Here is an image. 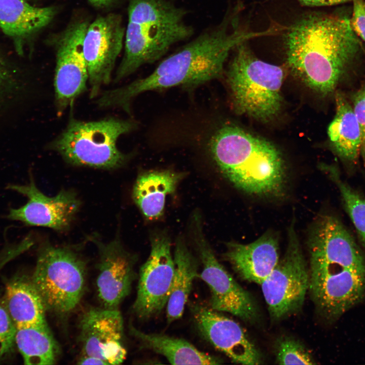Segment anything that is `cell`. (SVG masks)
Wrapping results in <instances>:
<instances>
[{
	"mask_svg": "<svg viewBox=\"0 0 365 365\" xmlns=\"http://www.w3.org/2000/svg\"><path fill=\"white\" fill-rule=\"evenodd\" d=\"M150 241V253L140 268L132 307L135 315L142 320L158 315L166 307L174 272L171 241L166 232H154Z\"/></svg>",
	"mask_w": 365,
	"mask_h": 365,
	"instance_id": "obj_11",
	"label": "cell"
},
{
	"mask_svg": "<svg viewBox=\"0 0 365 365\" xmlns=\"http://www.w3.org/2000/svg\"><path fill=\"white\" fill-rule=\"evenodd\" d=\"M99 256L96 279L98 296L103 307L118 309L129 294L135 278V256L127 251L117 236L108 242L92 238Z\"/></svg>",
	"mask_w": 365,
	"mask_h": 365,
	"instance_id": "obj_17",
	"label": "cell"
},
{
	"mask_svg": "<svg viewBox=\"0 0 365 365\" xmlns=\"http://www.w3.org/2000/svg\"><path fill=\"white\" fill-rule=\"evenodd\" d=\"M115 0H89V2L96 7H105L114 2Z\"/></svg>",
	"mask_w": 365,
	"mask_h": 365,
	"instance_id": "obj_33",
	"label": "cell"
},
{
	"mask_svg": "<svg viewBox=\"0 0 365 365\" xmlns=\"http://www.w3.org/2000/svg\"><path fill=\"white\" fill-rule=\"evenodd\" d=\"M137 127L131 120L110 118L86 122L72 119L49 146L72 165L115 169L130 158L118 149V139Z\"/></svg>",
	"mask_w": 365,
	"mask_h": 365,
	"instance_id": "obj_7",
	"label": "cell"
},
{
	"mask_svg": "<svg viewBox=\"0 0 365 365\" xmlns=\"http://www.w3.org/2000/svg\"><path fill=\"white\" fill-rule=\"evenodd\" d=\"M335 99L336 114L327 129L330 143L340 159L355 163L360 155L361 144L359 125L346 97L338 93Z\"/></svg>",
	"mask_w": 365,
	"mask_h": 365,
	"instance_id": "obj_24",
	"label": "cell"
},
{
	"mask_svg": "<svg viewBox=\"0 0 365 365\" xmlns=\"http://www.w3.org/2000/svg\"><path fill=\"white\" fill-rule=\"evenodd\" d=\"M186 174L170 170L142 172L133 186V200L144 217L157 219L163 213L167 195L173 194Z\"/></svg>",
	"mask_w": 365,
	"mask_h": 365,
	"instance_id": "obj_19",
	"label": "cell"
},
{
	"mask_svg": "<svg viewBox=\"0 0 365 365\" xmlns=\"http://www.w3.org/2000/svg\"><path fill=\"white\" fill-rule=\"evenodd\" d=\"M351 14L345 9L314 13L284 30L288 67L321 94L333 92L365 55L364 44L351 27Z\"/></svg>",
	"mask_w": 365,
	"mask_h": 365,
	"instance_id": "obj_1",
	"label": "cell"
},
{
	"mask_svg": "<svg viewBox=\"0 0 365 365\" xmlns=\"http://www.w3.org/2000/svg\"><path fill=\"white\" fill-rule=\"evenodd\" d=\"M56 12L54 7H34L25 0H0V28L9 36H26L47 26Z\"/></svg>",
	"mask_w": 365,
	"mask_h": 365,
	"instance_id": "obj_23",
	"label": "cell"
},
{
	"mask_svg": "<svg viewBox=\"0 0 365 365\" xmlns=\"http://www.w3.org/2000/svg\"><path fill=\"white\" fill-rule=\"evenodd\" d=\"M309 290L328 322L337 320L365 297V257L342 222L321 215L310 233Z\"/></svg>",
	"mask_w": 365,
	"mask_h": 365,
	"instance_id": "obj_2",
	"label": "cell"
},
{
	"mask_svg": "<svg viewBox=\"0 0 365 365\" xmlns=\"http://www.w3.org/2000/svg\"><path fill=\"white\" fill-rule=\"evenodd\" d=\"M209 149L222 173L240 190L262 197L282 193L284 163L280 151L271 142L226 124L212 136Z\"/></svg>",
	"mask_w": 365,
	"mask_h": 365,
	"instance_id": "obj_4",
	"label": "cell"
},
{
	"mask_svg": "<svg viewBox=\"0 0 365 365\" xmlns=\"http://www.w3.org/2000/svg\"><path fill=\"white\" fill-rule=\"evenodd\" d=\"M191 310L200 335L231 361L247 365L262 363L261 353L236 321L209 306L195 304Z\"/></svg>",
	"mask_w": 365,
	"mask_h": 365,
	"instance_id": "obj_15",
	"label": "cell"
},
{
	"mask_svg": "<svg viewBox=\"0 0 365 365\" xmlns=\"http://www.w3.org/2000/svg\"><path fill=\"white\" fill-rule=\"evenodd\" d=\"M16 330L3 300L0 301V358L12 351L15 344Z\"/></svg>",
	"mask_w": 365,
	"mask_h": 365,
	"instance_id": "obj_28",
	"label": "cell"
},
{
	"mask_svg": "<svg viewBox=\"0 0 365 365\" xmlns=\"http://www.w3.org/2000/svg\"><path fill=\"white\" fill-rule=\"evenodd\" d=\"M86 264L73 249L44 243L31 276L46 310L60 315L79 304L86 285Z\"/></svg>",
	"mask_w": 365,
	"mask_h": 365,
	"instance_id": "obj_8",
	"label": "cell"
},
{
	"mask_svg": "<svg viewBox=\"0 0 365 365\" xmlns=\"http://www.w3.org/2000/svg\"><path fill=\"white\" fill-rule=\"evenodd\" d=\"M15 343L25 364H54L57 343L46 322L16 326Z\"/></svg>",
	"mask_w": 365,
	"mask_h": 365,
	"instance_id": "obj_25",
	"label": "cell"
},
{
	"mask_svg": "<svg viewBox=\"0 0 365 365\" xmlns=\"http://www.w3.org/2000/svg\"><path fill=\"white\" fill-rule=\"evenodd\" d=\"M352 3L351 25L355 33L365 43V0H352Z\"/></svg>",
	"mask_w": 365,
	"mask_h": 365,
	"instance_id": "obj_30",
	"label": "cell"
},
{
	"mask_svg": "<svg viewBox=\"0 0 365 365\" xmlns=\"http://www.w3.org/2000/svg\"><path fill=\"white\" fill-rule=\"evenodd\" d=\"M29 248L28 242L23 240L20 243L17 245L10 247L5 250L0 257V271L3 268L16 256Z\"/></svg>",
	"mask_w": 365,
	"mask_h": 365,
	"instance_id": "obj_31",
	"label": "cell"
},
{
	"mask_svg": "<svg viewBox=\"0 0 365 365\" xmlns=\"http://www.w3.org/2000/svg\"><path fill=\"white\" fill-rule=\"evenodd\" d=\"M235 53L226 73L234 110L261 121H268L279 112L284 68L257 57L242 43Z\"/></svg>",
	"mask_w": 365,
	"mask_h": 365,
	"instance_id": "obj_6",
	"label": "cell"
},
{
	"mask_svg": "<svg viewBox=\"0 0 365 365\" xmlns=\"http://www.w3.org/2000/svg\"><path fill=\"white\" fill-rule=\"evenodd\" d=\"M129 333L142 348L165 357L172 364L214 365L222 363L220 358L199 350L187 340L162 334L145 333L129 325Z\"/></svg>",
	"mask_w": 365,
	"mask_h": 365,
	"instance_id": "obj_20",
	"label": "cell"
},
{
	"mask_svg": "<svg viewBox=\"0 0 365 365\" xmlns=\"http://www.w3.org/2000/svg\"><path fill=\"white\" fill-rule=\"evenodd\" d=\"M301 5L307 7L330 6L352 2V0H297Z\"/></svg>",
	"mask_w": 365,
	"mask_h": 365,
	"instance_id": "obj_32",
	"label": "cell"
},
{
	"mask_svg": "<svg viewBox=\"0 0 365 365\" xmlns=\"http://www.w3.org/2000/svg\"><path fill=\"white\" fill-rule=\"evenodd\" d=\"M80 330L81 356L100 359L106 365L121 364L125 359L123 320L118 309L89 310L81 318Z\"/></svg>",
	"mask_w": 365,
	"mask_h": 365,
	"instance_id": "obj_16",
	"label": "cell"
},
{
	"mask_svg": "<svg viewBox=\"0 0 365 365\" xmlns=\"http://www.w3.org/2000/svg\"><path fill=\"white\" fill-rule=\"evenodd\" d=\"M187 14L172 0H130L124 54L115 81L155 62L173 45L190 39L194 30L186 21Z\"/></svg>",
	"mask_w": 365,
	"mask_h": 365,
	"instance_id": "obj_5",
	"label": "cell"
},
{
	"mask_svg": "<svg viewBox=\"0 0 365 365\" xmlns=\"http://www.w3.org/2000/svg\"><path fill=\"white\" fill-rule=\"evenodd\" d=\"M293 221L282 259L261 284L271 319H283L300 311L309 290V274Z\"/></svg>",
	"mask_w": 365,
	"mask_h": 365,
	"instance_id": "obj_9",
	"label": "cell"
},
{
	"mask_svg": "<svg viewBox=\"0 0 365 365\" xmlns=\"http://www.w3.org/2000/svg\"><path fill=\"white\" fill-rule=\"evenodd\" d=\"M329 178L337 187L344 207L362 245L365 247V197L341 177L334 166H324Z\"/></svg>",
	"mask_w": 365,
	"mask_h": 365,
	"instance_id": "obj_26",
	"label": "cell"
},
{
	"mask_svg": "<svg viewBox=\"0 0 365 365\" xmlns=\"http://www.w3.org/2000/svg\"><path fill=\"white\" fill-rule=\"evenodd\" d=\"M276 360L280 364H314L316 362L305 346L287 336L279 338L275 344Z\"/></svg>",
	"mask_w": 365,
	"mask_h": 365,
	"instance_id": "obj_27",
	"label": "cell"
},
{
	"mask_svg": "<svg viewBox=\"0 0 365 365\" xmlns=\"http://www.w3.org/2000/svg\"><path fill=\"white\" fill-rule=\"evenodd\" d=\"M192 223L195 247L202 264L199 278L206 283L210 290L209 306L215 311L231 314L246 322H255L259 316L255 300L217 259L204 235L198 212L194 213Z\"/></svg>",
	"mask_w": 365,
	"mask_h": 365,
	"instance_id": "obj_10",
	"label": "cell"
},
{
	"mask_svg": "<svg viewBox=\"0 0 365 365\" xmlns=\"http://www.w3.org/2000/svg\"><path fill=\"white\" fill-rule=\"evenodd\" d=\"M3 74H2V67L0 62V83H1L2 80L3 79Z\"/></svg>",
	"mask_w": 365,
	"mask_h": 365,
	"instance_id": "obj_34",
	"label": "cell"
},
{
	"mask_svg": "<svg viewBox=\"0 0 365 365\" xmlns=\"http://www.w3.org/2000/svg\"><path fill=\"white\" fill-rule=\"evenodd\" d=\"M173 259L174 272L166 306L168 323L182 315L194 280L199 277L198 260L188 247L183 237L176 239Z\"/></svg>",
	"mask_w": 365,
	"mask_h": 365,
	"instance_id": "obj_22",
	"label": "cell"
},
{
	"mask_svg": "<svg viewBox=\"0 0 365 365\" xmlns=\"http://www.w3.org/2000/svg\"><path fill=\"white\" fill-rule=\"evenodd\" d=\"M224 257L241 279L261 285L279 261L278 241L267 233L248 244L229 243Z\"/></svg>",
	"mask_w": 365,
	"mask_h": 365,
	"instance_id": "obj_18",
	"label": "cell"
},
{
	"mask_svg": "<svg viewBox=\"0 0 365 365\" xmlns=\"http://www.w3.org/2000/svg\"><path fill=\"white\" fill-rule=\"evenodd\" d=\"M25 1H28V0H25Z\"/></svg>",
	"mask_w": 365,
	"mask_h": 365,
	"instance_id": "obj_35",
	"label": "cell"
},
{
	"mask_svg": "<svg viewBox=\"0 0 365 365\" xmlns=\"http://www.w3.org/2000/svg\"><path fill=\"white\" fill-rule=\"evenodd\" d=\"M125 28L120 15L98 17L88 25L83 43L90 85V96H96L111 80L117 58L123 45Z\"/></svg>",
	"mask_w": 365,
	"mask_h": 365,
	"instance_id": "obj_12",
	"label": "cell"
},
{
	"mask_svg": "<svg viewBox=\"0 0 365 365\" xmlns=\"http://www.w3.org/2000/svg\"><path fill=\"white\" fill-rule=\"evenodd\" d=\"M238 23L235 13L227 11L218 24L166 58L151 75L105 91L97 104L101 107H121L129 112L131 101L140 93L175 86L194 88L220 78L231 51L257 36L256 31L242 28Z\"/></svg>",
	"mask_w": 365,
	"mask_h": 365,
	"instance_id": "obj_3",
	"label": "cell"
},
{
	"mask_svg": "<svg viewBox=\"0 0 365 365\" xmlns=\"http://www.w3.org/2000/svg\"><path fill=\"white\" fill-rule=\"evenodd\" d=\"M3 300L16 326L46 322V310L31 277L21 275L10 280Z\"/></svg>",
	"mask_w": 365,
	"mask_h": 365,
	"instance_id": "obj_21",
	"label": "cell"
},
{
	"mask_svg": "<svg viewBox=\"0 0 365 365\" xmlns=\"http://www.w3.org/2000/svg\"><path fill=\"white\" fill-rule=\"evenodd\" d=\"M353 103V110L361 134L360 156L365 163V84L354 95Z\"/></svg>",
	"mask_w": 365,
	"mask_h": 365,
	"instance_id": "obj_29",
	"label": "cell"
},
{
	"mask_svg": "<svg viewBox=\"0 0 365 365\" xmlns=\"http://www.w3.org/2000/svg\"><path fill=\"white\" fill-rule=\"evenodd\" d=\"M88 25L82 21L69 24L56 41L54 88L59 112L71 105L87 89L89 76L83 43Z\"/></svg>",
	"mask_w": 365,
	"mask_h": 365,
	"instance_id": "obj_13",
	"label": "cell"
},
{
	"mask_svg": "<svg viewBox=\"0 0 365 365\" xmlns=\"http://www.w3.org/2000/svg\"><path fill=\"white\" fill-rule=\"evenodd\" d=\"M7 188L28 199L23 206L10 208L7 217L27 226L66 230L70 227L81 204L72 191H61L55 196H46L36 186L31 175L28 184H9Z\"/></svg>",
	"mask_w": 365,
	"mask_h": 365,
	"instance_id": "obj_14",
	"label": "cell"
}]
</instances>
